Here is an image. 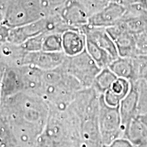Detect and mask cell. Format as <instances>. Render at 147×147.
Instances as JSON below:
<instances>
[{
	"mask_svg": "<svg viewBox=\"0 0 147 147\" xmlns=\"http://www.w3.org/2000/svg\"><path fill=\"white\" fill-rule=\"evenodd\" d=\"M47 33V32H46ZM46 33L39 34L27 40L21 46L25 51L27 52H36L42 51V44Z\"/></svg>",
	"mask_w": 147,
	"mask_h": 147,
	"instance_id": "d4e9b609",
	"label": "cell"
},
{
	"mask_svg": "<svg viewBox=\"0 0 147 147\" xmlns=\"http://www.w3.org/2000/svg\"><path fill=\"white\" fill-rule=\"evenodd\" d=\"M59 67L76 78L82 88L93 85L95 77L102 69L97 65L86 49L80 54L66 57Z\"/></svg>",
	"mask_w": 147,
	"mask_h": 147,
	"instance_id": "277c9868",
	"label": "cell"
},
{
	"mask_svg": "<svg viewBox=\"0 0 147 147\" xmlns=\"http://www.w3.org/2000/svg\"><path fill=\"white\" fill-rule=\"evenodd\" d=\"M23 91L19 66H8L0 87V102Z\"/></svg>",
	"mask_w": 147,
	"mask_h": 147,
	"instance_id": "4fadbf2b",
	"label": "cell"
},
{
	"mask_svg": "<svg viewBox=\"0 0 147 147\" xmlns=\"http://www.w3.org/2000/svg\"><path fill=\"white\" fill-rule=\"evenodd\" d=\"M144 79H145V80H146V81L147 82V77H146V78H144Z\"/></svg>",
	"mask_w": 147,
	"mask_h": 147,
	"instance_id": "d6a6232c",
	"label": "cell"
},
{
	"mask_svg": "<svg viewBox=\"0 0 147 147\" xmlns=\"http://www.w3.org/2000/svg\"><path fill=\"white\" fill-rule=\"evenodd\" d=\"M131 84V87L129 92L119 106L123 132L130 123L138 115V89L136 82Z\"/></svg>",
	"mask_w": 147,
	"mask_h": 147,
	"instance_id": "7c38bea8",
	"label": "cell"
},
{
	"mask_svg": "<svg viewBox=\"0 0 147 147\" xmlns=\"http://www.w3.org/2000/svg\"><path fill=\"white\" fill-rule=\"evenodd\" d=\"M45 16L40 0H8L3 10V24L8 28L14 29Z\"/></svg>",
	"mask_w": 147,
	"mask_h": 147,
	"instance_id": "7a4b0ae2",
	"label": "cell"
},
{
	"mask_svg": "<svg viewBox=\"0 0 147 147\" xmlns=\"http://www.w3.org/2000/svg\"><path fill=\"white\" fill-rule=\"evenodd\" d=\"M98 122L104 145H108L123 136L122 123L118 107L106 104L102 95L100 96Z\"/></svg>",
	"mask_w": 147,
	"mask_h": 147,
	"instance_id": "8992f818",
	"label": "cell"
},
{
	"mask_svg": "<svg viewBox=\"0 0 147 147\" xmlns=\"http://www.w3.org/2000/svg\"><path fill=\"white\" fill-rule=\"evenodd\" d=\"M69 29L72 28L64 21L59 14H51L28 25L10 29L8 42L14 45H21L29 38L43 33H63Z\"/></svg>",
	"mask_w": 147,
	"mask_h": 147,
	"instance_id": "3957f363",
	"label": "cell"
},
{
	"mask_svg": "<svg viewBox=\"0 0 147 147\" xmlns=\"http://www.w3.org/2000/svg\"><path fill=\"white\" fill-rule=\"evenodd\" d=\"M119 23L133 34L147 31V12L139 3L126 8L125 12Z\"/></svg>",
	"mask_w": 147,
	"mask_h": 147,
	"instance_id": "8fae6325",
	"label": "cell"
},
{
	"mask_svg": "<svg viewBox=\"0 0 147 147\" xmlns=\"http://www.w3.org/2000/svg\"><path fill=\"white\" fill-rule=\"evenodd\" d=\"M67 0H40L46 16L59 14Z\"/></svg>",
	"mask_w": 147,
	"mask_h": 147,
	"instance_id": "cb8c5ba5",
	"label": "cell"
},
{
	"mask_svg": "<svg viewBox=\"0 0 147 147\" xmlns=\"http://www.w3.org/2000/svg\"><path fill=\"white\" fill-rule=\"evenodd\" d=\"M118 77L113 72L109 67H105L100 70L95 77L92 87L100 95H103L110 89Z\"/></svg>",
	"mask_w": 147,
	"mask_h": 147,
	"instance_id": "ffe728a7",
	"label": "cell"
},
{
	"mask_svg": "<svg viewBox=\"0 0 147 147\" xmlns=\"http://www.w3.org/2000/svg\"><path fill=\"white\" fill-rule=\"evenodd\" d=\"M137 84L139 93L138 115L147 113V82L141 79L135 82Z\"/></svg>",
	"mask_w": 147,
	"mask_h": 147,
	"instance_id": "7402d4cb",
	"label": "cell"
},
{
	"mask_svg": "<svg viewBox=\"0 0 147 147\" xmlns=\"http://www.w3.org/2000/svg\"><path fill=\"white\" fill-rule=\"evenodd\" d=\"M8 63H7L6 61L0 53V87H1V82H2V79L4 75V73L7 67H8Z\"/></svg>",
	"mask_w": 147,
	"mask_h": 147,
	"instance_id": "83f0119b",
	"label": "cell"
},
{
	"mask_svg": "<svg viewBox=\"0 0 147 147\" xmlns=\"http://www.w3.org/2000/svg\"><path fill=\"white\" fill-rule=\"evenodd\" d=\"M67 57L63 52L50 53L45 51L27 52L24 55L21 65H30L47 71L55 69L61 65Z\"/></svg>",
	"mask_w": 147,
	"mask_h": 147,
	"instance_id": "ba28073f",
	"label": "cell"
},
{
	"mask_svg": "<svg viewBox=\"0 0 147 147\" xmlns=\"http://www.w3.org/2000/svg\"><path fill=\"white\" fill-rule=\"evenodd\" d=\"M108 67L118 78L127 79L131 83L138 81L136 70L133 57H119L113 60Z\"/></svg>",
	"mask_w": 147,
	"mask_h": 147,
	"instance_id": "e0dca14e",
	"label": "cell"
},
{
	"mask_svg": "<svg viewBox=\"0 0 147 147\" xmlns=\"http://www.w3.org/2000/svg\"><path fill=\"white\" fill-rule=\"evenodd\" d=\"M106 30L115 42L119 57H134L142 55L138 49L136 35L129 32L123 24L119 23Z\"/></svg>",
	"mask_w": 147,
	"mask_h": 147,
	"instance_id": "52a82bcc",
	"label": "cell"
},
{
	"mask_svg": "<svg viewBox=\"0 0 147 147\" xmlns=\"http://www.w3.org/2000/svg\"><path fill=\"white\" fill-rule=\"evenodd\" d=\"M138 117L140 120L144 124V125L147 127V113L142 114V115H138Z\"/></svg>",
	"mask_w": 147,
	"mask_h": 147,
	"instance_id": "f546056e",
	"label": "cell"
},
{
	"mask_svg": "<svg viewBox=\"0 0 147 147\" xmlns=\"http://www.w3.org/2000/svg\"><path fill=\"white\" fill-rule=\"evenodd\" d=\"M86 51L101 69L108 67L115 60L107 51L89 39L86 42Z\"/></svg>",
	"mask_w": 147,
	"mask_h": 147,
	"instance_id": "d6986e66",
	"label": "cell"
},
{
	"mask_svg": "<svg viewBox=\"0 0 147 147\" xmlns=\"http://www.w3.org/2000/svg\"><path fill=\"white\" fill-rule=\"evenodd\" d=\"M0 147H2V146H1V143H0Z\"/></svg>",
	"mask_w": 147,
	"mask_h": 147,
	"instance_id": "836d02e7",
	"label": "cell"
},
{
	"mask_svg": "<svg viewBox=\"0 0 147 147\" xmlns=\"http://www.w3.org/2000/svg\"><path fill=\"white\" fill-rule=\"evenodd\" d=\"M138 49L142 55H147V31L136 35Z\"/></svg>",
	"mask_w": 147,
	"mask_h": 147,
	"instance_id": "484cf974",
	"label": "cell"
},
{
	"mask_svg": "<svg viewBox=\"0 0 147 147\" xmlns=\"http://www.w3.org/2000/svg\"><path fill=\"white\" fill-rule=\"evenodd\" d=\"M87 38L80 29H69L62 34L63 52L67 57L77 55L86 49Z\"/></svg>",
	"mask_w": 147,
	"mask_h": 147,
	"instance_id": "9a60e30c",
	"label": "cell"
},
{
	"mask_svg": "<svg viewBox=\"0 0 147 147\" xmlns=\"http://www.w3.org/2000/svg\"><path fill=\"white\" fill-rule=\"evenodd\" d=\"M139 4L142 6V8L147 12V0H140Z\"/></svg>",
	"mask_w": 147,
	"mask_h": 147,
	"instance_id": "4dcf8cb0",
	"label": "cell"
},
{
	"mask_svg": "<svg viewBox=\"0 0 147 147\" xmlns=\"http://www.w3.org/2000/svg\"><path fill=\"white\" fill-rule=\"evenodd\" d=\"M123 138L129 140L135 146L147 142V127L138 116L125 129Z\"/></svg>",
	"mask_w": 147,
	"mask_h": 147,
	"instance_id": "ac0fdd59",
	"label": "cell"
},
{
	"mask_svg": "<svg viewBox=\"0 0 147 147\" xmlns=\"http://www.w3.org/2000/svg\"><path fill=\"white\" fill-rule=\"evenodd\" d=\"M135 147H147V142H145V143H144V144L138 145V146H136Z\"/></svg>",
	"mask_w": 147,
	"mask_h": 147,
	"instance_id": "1f68e13d",
	"label": "cell"
},
{
	"mask_svg": "<svg viewBox=\"0 0 147 147\" xmlns=\"http://www.w3.org/2000/svg\"><path fill=\"white\" fill-rule=\"evenodd\" d=\"M125 10V7L110 1L104 8L90 16L87 25L104 28L114 26L120 22Z\"/></svg>",
	"mask_w": 147,
	"mask_h": 147,
	"instance_id": "9c48e42d",
	"label": "cell"
},
{
	"mask_svg": "<svg viewBox=\"0 0 147 147\" xmlns=\"http://www.w3.org/2000/svg\"><path fill=\"white\" fill-rule=\"evenodd\" d=\"M110 1L118 3L119 5H123V6L125 7V8H127L129 6L139 3L140 0H110Z\"/></svg>",
	"mask_w": 147,
	"mask_h": 147,
	"instance_id": "f1b7e54d",
	"label": "cell"
},
{
	"mask_svg": "<svg viewBox=\"0 0 147 147\" xmlns=\"http://www.w3.org/2000/svg\"><path fill=\"white\" fill-rule=\"evenodd\" d=\"M100 100L93 102L77 118L80 147H103L98 122Z\"/></svg>",
	"mask_w": 147,
	"mask_h": 147,
	"instance_id": "5b68a950",
	"label": "cell"
},
{
	"mask_svg": "<svg viewBox=\"0 0 147 147\" xmlns=\"http://www.w3.org/2000/svg\"><path fill=\"white\" fill-rule=\"evenodd\" d=\"M87 10L89 17L102 10L109 3L110 0H78Z\"/></svg>",
	"mask_w": 147,
	"mask_h": 147,
	"instance_id": "603a6c76",
	"label": "cell"
},
{
	"mask_svg": "<svg viewBox=\"0 0 147 147\" xmlns=\"http://www.w3.org/2000/svg\"><path fill=\"white\" fill-rule=\"evenodd\" d=\"M103 147H135V146L125 138H119L108 145H104Z\"/></svg>",
	"mask_w": 147,
	"mask_h": 147,
	"instance_id": "4316f807",
	"label": "cell"
},
{
	"mask_svg": "<svg viewBox=\"0 0 147 147\" xmlns=\"http://www.w3.org/2000/svg\"><path fill=\"white\" fill-rule=\"evenodd\" d=\"M0 111L8 119L14 138L28 144L36 142L42 133L50 108L40 95L21 92L1 101Z\"/></svg>",
	"mask_w": 147,
	"mask_h": 147,
	"instance_id": "6da1fadb",
	"label": "cell"
},
{
	"mask_svg": "<svg viewBox=\"0 0 147 147\" xmlns=\"http://www.w3.org/2000/svg\"><path fill=\"white\" fill-rule=\"evenodd\" d=\"M62 34L59 32H47L44 38L42 51L45 52H63Z\"/></svg>",
	"mask_w": 147,
	"mask_h": 147,
	"instance_id": "44dd1931",
	"label": "cell"
},
{
	"mask_svg": "<svg viewBox=\"0 0 147 147\" xmlns=\"http://www.w3.org/2000/svg\"><path fill=\"white\" fill-rule=\"evenodd\" d=\"M80 29L83 32L87 39L91 40L106 50L115 59L119 57V53L115 42L108 33L106 28L86 25Z\"/></svg>",
	"mask_w": 147,
	"mask_h": 147,
	"instance_id": "5bb4252c",
	"label": "cell"
},
{
	"mask_svg": "<svg viewBox=\"0 0 147 147\" xmlns=\"http://www.w3.org/2000/svg\"><path fill=\"white\" fill-rule=\"evenodd\" d=\"M131 84L128 80L117 78L107 91L102 95L106 104L113 107H118L121 101L128 94Z\"/></svg>",
	"mask_w": 147,
	"mask_h": 147,
	"instance_id": "2e32d148",
	"label": "cell"
},
{
	"mask_svg": "<svg viewBox=\"0 0 147 147\" xmlns=\"http://www.w3.org/2000/svg\"><path fill=\"white\" fill-rule=\"evenodd\" d=\"M59 14L71 28L81 29L87 25L89 15L78 0H67Z\"/></svg>",
	"mask_w": 147,
	"mask_h": 147,
	"instance_id": "30bf717a",
	"label": "cell"
},
{
	"mask_svg": "<svg viewBox=\"0 0 147 147\" xmlns=\"http://www.w3.org/2000/svg\"><path fill=\"white\" fill-rule=\"evenodd\" d=\"M146 77H147V76H146Z\"/></svg>",
	"mask_w": 147,
	"mask_h": 147,
	"instance_id": "e575fe53",
	"label": "cell"
}]
</instances>
